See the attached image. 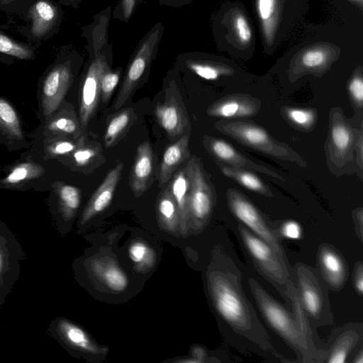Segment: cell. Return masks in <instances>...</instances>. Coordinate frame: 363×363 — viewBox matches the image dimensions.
<instances>
[{
  "label": "cell",
  "instance_id": "cell-1",
  "mask_svg": "<svg viewBox=\"0 0 363 363\" xmlns=\"http://www.w3.org/2000/svg\"><path fill=\"white\" fill-rule=\"evenodd\" d=\"M216 128L239 143L264 154L302 164L299 155L278 143L262 127L246 121H220Z\"/></svg>",
  "mask_w": 363,
  "mask_h": 363
},
{
  "label": "cell",
  "instance_id": "cell-2",
  "mask_svg": "<svg viewBox=\"0 0 363 363\" xmlns=\"http://www.w3.org/2000/svg\"><path fill=\"white\" fill-rule=\"evenodd\" d=\"M163 27L155 25L141 40L130 60L120 91L114 103L116 109L120 108L138 86L157 52L162 35Z\"/></svg>",
  "mask_w": 363,
  "mask_h": 363
},
{
  "label": "cell",
  "instance_id": "cell-3",
  "mask_svg": "<svg viewBox=\"0 0 363 363\" xmlns=\"http://www.w3.org/2000/svg\"><path fill=\"white\" fill-rule=\"evenodd\" d=\"M252 289L267 321L290 345L301 351L304 350L308 345L302 337L296 320L255 284H252Z\"/></svg>",
  "mask_w": 363,
  "mask_h": 363
},
{
  "label": "cell",
  "instance_id": "cell-4",
  "mask_svg": "<svg viewBox=\"0 0 363 363\" xmlns=\"http://www.w3.org/2000/svg\"><path fill=\"white\" fill-rule=\"evenodd\" d=\"M25 255L16 237L0 221V297L4 300L19 277Z\"/></svg>",
  "mask_w": 363,
  "mask_h": 363
},
{
  "label": "cell",
  "instance_id": "cell-5",
  "mask_svg": "<svg viewBox=\"0 0 363 363\" xmlns=\"http://www.w3.org/2000/svg\"><path fill=\"white\" fill-rule=\"evenodd\" d=\"M228 201L229 207L235 216L255 235L268 243L283 259V253L275 235L250 201L235 189H230L228 191Z\"/></svg>",
  "mask_w": 363,
  "mask_h": 363
},
{
  "label": "cell",
  "instance_id": "cell-6",
  "mask_svg": "<svg viewBox=\"0 0 363 363\" xmlns=\"http://www.w3.org/2000/svg\"><path fill=\"white\" fill-rule=\"evenodd\" d=\"M212 288L216 306L221 316L235 327L244 328L248 323L247 307L233 284L225 277L217 276Z\"/></svg>",
  "mask_w": 363,
  "mask_h": 363
},
{
  "label": "cell",
  "instance_id": "cell-7",
  "mask_svg": "<svg viewBox=\"0 0 363 363\" xmlns=\"http://www.w3.org/2000/svg\"><path fill=\"white\" fill-rule=\"evenodd\" d=\"M185 167L191 182L189 211L197 220H206L213 208L214 196L211 186L196 157L189 160Z\"/></svg>",
  "mask_w": 363,
  "mask_h": 363
},
{
  "label": "cell",
  "instance_id": "cell-8",
  "mask_svg": "<svg viewBox=\"0 0 363 363\" xmlns=\"http://www.w3.org/2000/svg\"><path fill=\"white\" fill-rule=\"evenodd\" d=\"M108 64L102 54L95 55L83 80L79 108L80 121L86 128L94 115L101 94V79Z\"/></svg>",
  "mask_w": 363,
  "mask_h": 363
},
{
  "label": "cell",
  "instance_id": "cell-9",
  "mask_svg": "<svg viewBox=\"0 0 363 363\" xmlns=\"http://www.w3.org/2000/svg\"><path fill=\"white\" fill-rule=\"evenodd\" d=\"M49 334L64 347L74 350L99 354V348L79 325L63 317H56L48 328Z\"/></svg>",
  "mask_w": 363,
  "mask_h": 363
},
{
  "label": "cell",
  "instance_id": "cell-10",
  "mask_svg": "<svg viewBox=\"0 0 363 363\" xmlns=\"http://www.w3.org/2000/svg\"><path fill=\"white\" fill-rule=\"evenodd\" d=\"M240 234L247 249L262 270L272 278L284 281L287 274L283 267L284 260L278 257L274 249L245 228H241Z\"/></svg>",
  "mask_w": 363,
  "mask_h": 363
},
{
  "label": "cell",
  "instance_id": "cell-11",
  "mask_svg": "<svg viewBox=\"0 0 363 363\" xmlns=\"http://www.w3.org/2000/svg\"><path fill=\"white\" fill-rule=\"evenodd\" d=\"M72 81L68 63L55 66L45 77L42 89V108L45 116H51L60 105Z\"/></svg>",
  "mask_w": 363,
  "mask_h": 363
},
{
  "label": "cell",
  "instance_id": "cell-12",
  "mask_svg": "<svg viewBox=\"0 0 363 363\" xmlns=\"http://www.w3.org/2000/svg\"><path fill=\"white\" fill-rule=\"evenodd\" d=\"M155 114L160 125L171 138L181 135L189 125L185 107L179 95L174 91L167 94L164 101L157 104Z\"/></svg>",
  "mask_w": 363,
  "mask_h": 363
},
{
  "label": "cell",
  "instance_id": "cell-13",
  "mask_svg": "<svg viewBox=\"0 0 363 363\" xmlns=\"http://www.w3.org/2000/svg\"><path fill=\"white\" fill-rule=\"evenodd\" d=\"M354 130L345 121L338 110L333 111L330 130V155L339 164L349 159L355 147Z\"/></svg>",
  "mask_w": 363,
  "mask_h": 363
},
{
  "label": "cell",
  "instance_id": "cell-14",
  "mask_svg": "<svg viewBox=\"0 0 363 363\" xmlns=\"http://www.w3.org/2000/svg\"><path fill=\"white\" fill-rule=\"evenodd\" d=\"M205 141L206 145L209 151L222 163L235 167L257 171L276 179H284L276 172L249 160L245 156L240 154L230 144L223 140L208 138Z\"/></svg>",
  "mask_w": 363,
  "mask_h": 363
},
{
  "label": "cell",
  "instance_id": "cell-15",
  "mask_svg": "<svg viewBox=\"0 0 363 363\" xmlns=\"http://www.w3.org/2000/svg\"><path fill=\"white\" fill-rule=\"evenodd\" d=\"M155 172V157L150 144L145 141L137 149L131 169L130 185L137 196L145 191L152 182Z\"/></svg>",
  "mask_w": 363,
  "mask_h": 363
},
{
  "label": "cell",
  "instance_id": "cell-16",
  "mask_svg": "<svg viewBox=\"0 0 363 363\" xmlns=\"http://www.w3.org/2000/svg\"><path fill=\"white\" fill-rule=\"evenodd\" d=\"M260 102L247 95H230L220 99L207 110L208 115L224 118L249 117L260 109Z\"/></svg>",
  "mask_w": 363,
  "mask_h": 363
},
{
  "label": "cell",
  "instance_id": "cell-17",
  "mask_svg": "<svg viewBox=\"0 0 363 363\" xmlns=\"http://www.w3.org/2000/svg\"><path fill=\"white\" fill-rule=\"evenodd\" d=\"M123 168V164L118 162L108 172L103 182L93 194L86 206L81 218V225L85 224L91 218L106 209L110 204L119 182Z\"/></svg>",
  "mask_w": 363,
  "mask_h": 363
},
{
  "label": "cell",
  "instance_id": "cell-18",
  "mask_svg": "<svg viewBox=\"0 0 363 363\" xmlns=\"http://www.w3.org/2000/svg\"><path fill=\"white\" fill-rule=\"evenodd\" d=\"M189 138L183 135L165 149L159 172V186L164 185L171 178L179 165L189 156Z\"/></svg>",
  "mask_w": 363,
  "mask_h": 363
},
{
  "label": "cell",
  "instance_id": "cell-19",
  "mask_svg": "<svg viewBox=\"0 0 363 363\" xmlns=\"http://www.w3.org/2000/svg\"><path fill=\"white\" fill-rule=\"evenodd\" d=\"M55 191L59 220L63 225L70 222L77 212L81 203V191L76 186L59 183Z\"/></svg>",
  "mask_w": 363,
  "mask_h": 363
},
{
  "label": "cell",
  "instance_id": "cell-20",
  "mask_svg": "<svg viewBox=\"0 0 363 363\" xmlns=\"http://www.w3.org/2000/svg\"><path fill=\"white\" fill-rule=\"evenodd\" d=\"M319 260L326 281L335 288L340 287L346 276L345 264L340 256L333 250L324 248L320 252Z\"/></svg>",
  "mask_w": 363,
  "mask_h": 363
},
{
  "label": "cell",
  "instance_id": "cell-21",
  "mask_svg": "<svg viewBox=\"0 0 363 363\" xmlns=\"http://www.w3.org/2000/svg\"><path fill=\"white\" fill-rule=\"evenodd\" d=\"M218 165L225 177L233 179L243 187L264 196H272L269 186L250 170L225 164L222 162L218 163Z\"/></svg>",
  "mask_w": 363,
  "mask_h": 363
},
{
  "label": "cell",
  "instance_id": "cell-22",
  "mask_svg": "<svg viewBox=\"0 0 363 363\" xmlns=\"http://www.w3.org/2000/svg\"><path fill=\"white\" fill-rule=\"evenodd\" d=\"M169 188L176 202L179 214L182 218H186L189 212L191 188L190 178L186 167L179 169L174 174Z\"/></svg>",
  "mask_w": 363,
  "mask_h": 363
},
{
  "label": "cell",
  "instance_id": "cell-23",
  "mask_svg": "<svg viewBox=\"0 0 363 363\" xmlns=\"http://www.w3.org/2000/svg\"><path fill=\"white\" fill-rule=\"evenodd\" d=\"M300 298L307 313L317 318L323 312V296L320 289L303 274L299 275Z\"/></svg>",
  "mask_w": 363,
  "mask_h": 363
},
{
  "label": "cell",
  "instance_id": "cell-24",
  "mask_svg": "<svg viewBox=\"0 0 363 363\" xmlns=\"http://www.w3.org/2000/svg\"><path fill=\"white\" fill-rule=\"evenodd\" d=\"M32 33L36 37H42L52 27L57 13L55 7L46 1H38L32 9Z\"/></svg>",
  "mask_w": 363,
  "mask_h": 363
},
{
  "label": "cell",
  "instance_id": "cell-25",
  "mask_svg": "<svg viewBox=\"0 0 363 363\" xmlns=\"http://www.w3.org/2000/svg\"><path fill=\"white\" fill-rule=\"evenodd\" d=\"M95 273L111 289L122 291L128 286V280L124 272L110 262H96L94 265Z\"/></svg>",
  "mask_w": 363,
  "mask_h": 363
},
{
  "label": "cell",
  "instance_id": "cell-26",
  "mask_svg": "<svg viewBox=\"0 0 363 363\" xmlns=\"http://www.w3.org/2000/svg\"><path fill=\"white\" fill-rule=\"evenodd\" d=\"M0 130L9 138L23 140V135L18 114L13 107L0 97Z\"/></svg>",
  "mask_w": 363,
  "mask_h": 363
},
{
  "label": "cell",
  "instance_id": "cell-27",
  "mask_svg": "<svg viewBox=\"0 0 363 363\" xmlns=\"http://www.w3.org/2000/svg\"><path fill=\"white\" fill-rule=\"evenodd\" d=\"M133 115V111L131 108L124 109L109 121L104 139L106 147H110L116 143L128 128Z\"/></svg>",
  "mask_w": 363,
  "mask_h": 363
},
{
  "label": "cell",
  "instance_id": "cell-28",
  "mask_svg": "<svg viewBox=\"0 0 363 363\" xmlns=\"http://www.w3.org/2000/svg\"><path fill=\"white\" fill-rule=\"evenodd\" d=\"M43 173L44 169L41 165L33 162H24L14 167L2 182L6 184H16L38 178Z\"/></svg>",
  "mask_w": 363,
  "mask_h": 363
},
{
  "label": "cell",
  "instance_id": "cell-29",
  "mask_svg": "<svg viewBox=\"0 0 363 363\" xmlns=\"http://www.w3.org/2000/svg\"><path fill=\"white\" fill-rule=\"evenodd\" d=\"M185 65L192 72L206 80H216L229 73L227 68L202 60L191 59L186 60Z\"/></svg>",
  "mask_w": 363,
  "mask_h": 363
},
{
  "label": "cell",
  "instance_id": "cell-30",
  "mask_svg": "<svg viewBox=\"0 0 363 363\" xmlns=\"http://www.w3.org/2000/svg\"><path fill=\"white\" fill-rule=\"evenodd\" d=\"M157 211L160 217L167 225L172 226L175 223L179 211L169 186L160 196Z\"/></svg>",
  "mask_w": 363,
  "mask_h": 363
},
{
  "label": "cell",
  "instance_id": "cell-31",
  "mask_svg": "<svg viewBox=\"0 0 363 363\" xmlns=\"http://www.w3.org/2000/svg\"><path fill=\"white\" fill-rule=\"evenodd\" d=\"M284 113L291 123L301 129H311L315 123L316 112L313 109L286 107Z\"/></svg>",
  "mask_w": 363,
  "mask_h": 363
},
{
  "label": "cell",
  "instance_id": "cell-32",
  "mask_svg": "<svg viewBox=\"0 0 363 363\" xmlns=\"http://www.w3.org/2000/svg\"><path fill=\"white\" fill-rule=\"evenodd\" d=\"M0 52L21 60H28L33 55L32 51L27 47L1 33H0Z\"/></svg>",
  "mask_w": 363,
  "mask_h": 363
},
{
  "label": "cell",
  "instance_id": "cell-33",
  "mask_svg": "<svg viewBox=\"0 0 363 363\" xmlns=\"http://www.w3.org/2000/svg\"><path fill=\"white\" fill-rule=\"evenodd\" d=\"M121 76V70H111L108 68L104 72L101 79V101L105 103L111 98L116 86L118 84Z\"/></svg>",
  "mask_w": 363,
  "mask_h": 363
},
{
  "label": "cell",
  "instance_id": "cell-34",
  "mask_svg": "<svg viewBox=\"0 0 363 363\" xmlns=\"http://www.w3.org/2000/svg\"><path fill=\"white\" fill-rule=\"evenodd\" d=\"M327 60V55L323 50L311 49L302 55L301 63L307 70H316L323 67Z\"/></svg>",
  "mask_w": 363,
  "mask_h": 363
},
{
  "label": "cell",
  "instance_id": "cell-35",
  "mask_svg": "<svg viewBox=\"0 0 363 363\" xmlns=\"http://www.w3.org/2000/svg\"><path fill=\"white\" fill-rule=\"evenodd\" d=\"M129 255L131 259L138 264H150L152 262L150 249L142 242H136L132 244L129 248Z\"/></svg>",
  "mask_w": 363,
  "mask_h": 363
},
{
  "label": "cell",
  "instance_id": "cell-36",
  "mask_svg": "<svg viewBox=\"0 0 363 363\" xmlns=\"http://www.w3.org/2000/svg\"><path fill=\"white\" fill-rule=\"evenodd\" d=\"M348 91L352 102L358 108L363 105V79L361 74H357L350 81Z\"/></svg>",
  "mask_w": 363,
  "mask_h": 363
},
{
  "label": "cell",
  "instance_id": "cell-37",
  "mask_svg": "<svg viewBox=\"0 0 363 363\" xmlns=\"http://www.w3.org/2000/svg\"><path fill=\"white\" fill-rule=\"evenodd\" d=\"M48 128L52 131L72 134L78 130V125L75 120L69 117H60L52 121Z\"/></svg>",
  "mask_w": 363,
  "mask_h": 363
},
{
  "label": "cell",
  "instance_id": "cell-38",
  "mask_svg": "<svg viewBox=\"0 0 363 363\" xmlns=\"http://www.w3.org/2000/svg\"><path fill=\"white\" fill-rule=\"evenodd\" d=\"M98 152V148L92 145L83 147L73 153V160L77 166H85L94 160Z\"/></svg>",
  "mask_w": 363,
  "mask_h": 363
},
{
  "label": "cell",
  "instance_id": "cell-39",
  "mask_svg": "<svg viewBox=\"0 0 363 363\" xmlns=\"http://www.w3.org/2000/svg\"><path fill=\"white\" fill-rule=\"evenodd\" d=\"M352 341L342 340L340 342L330 353L328 359L330 363H343L346 361Z\"/></svg>",
  "mask_w": 363,
  "mask_h": 363
},
{
  "label": "cell",
  "instance_id": "cell-40",
  "mask_svg": "<svg viewBox=\"0 0 363 363\" xmlns=\"http://www.w3.org/2000/svg\"><path fill=\"white\" fill-rule=\"evenodd\" d=\"M235 29L238 37L242 43H247L252 37L251 29L249 24L242 15H238L235 20Z\"/></svg>",
  "mask_w": 363,
  "mask_h": 363
},
{
  "label": "cell",
  "instance_id": "cell-41",
  "mask_svg": "<svg viewBox=\"0 0 363 363\" xmlns=\"http://www.w3.org/2000/svg\"><path fill=\"white\" fill-rule=\"evenodd\" d=\"M258 13L264 23H266L273 16L275 10V0H258Z\"/></svg>",
  "mask_w": 363,
  "mask_h": 363
},
{
  "label": "cell",
  "instance_id": "cell-42",
  "mask_svg": "<svg viewBox=\"0 0 363 363\" xmlns=\"http://www.w3.org/2000/svg\"><path fill=\"white\" fill-rule=\"evenodd\" d=\"M281 230L283 236L288 239L297 240L301 237V227L295 221L289 220L285 222Z\"/></svg>",
  "mask_w": 363,
  "mask_h": 363
},
{
  "label": "cell",
  "instance_id": "cell-43",
  "mask_svg": "<svg viewBox=\"0 0 363 363\" xmlns=\"http://www.w3.org/2000/svg\"><path fill=\"white\" fill-rule=\"evenodd\" d=\"M137 0H119L117 10L119 11L121 19L128 21L131 17Z\"/></svg>",
  "mask_w": 363,
  "mask_h": 363
},
{
  "label": "cell",
  "instance_id": "cell-44",
  "mask_svg": "<svg viewBox=\"0 0 363 363\" xmlns=\"http://www.w3.org/2000/svg\"><path fill=\"white\" fill-rule=\"evenodd\" d=\"M76 148V145L69 141H59L49 147V151L57 155H65L72 152Z\"/></svg>",
  "mask_w": 363,
  "mask_h": 363
},
{
  "label": "cell",
  "instance_id": "cell-45",
  "mask_svg": "<svg viewBox=\"0 0 363 363\" xmlns=\"http://www.w3.org/2000/svg\"><path fill=\"white\" fill-rule=\"evenodd\" d=\"M362 266L360 264L357 267V270L354 274V286L357 292L362 295L363 292V275H362Z\"/></svg>",
  "mask_w": 363,
  "mask_h": 363
},
{
  "label": "cell",
  "instance_id": "cell-46",
  "mask_svg": "<svg viewBox=\"0 0 363 363\" xmlns=\"http://www.w3.org/2000/svg\"><path fill=\"white\" fill-rule=\"evenodd\" d=\"M187 3V0H160V5L181 6Z\"/></svg>",
  "mask_w": 363,
  "mask_h": 363
},
{
  "label": "cell",
  "instance_id": "cell-47",
  "mask_svg": "<svg viewBox=\"0 0 363 363\" xmlns=\"http://www.w3.org/2000/svg\"><path fill=\"white\" fill-rule=\"evenodd\" d=\"M354 362L355 363H362L363 362V356H362V350H360L359 352L357 354V356L354 358Z\"/></svg>",
  "mask_w": 363,
  "mask_h": 363
},
{
  "label": "cell",
  "instance_id": "cell-48",
  "mask_svg": "<svg viewBox=\"0 0 363 363\" xmlns=\"http://www.w3.org/2000/svg\"><path fill=\"white\" fill-rule=\"evenodd\" d=\"M5 300L3 299L1 297H0V308L1 307L2 304L4 303Z\"/></svg>",
  "mask_w": 363,
  "mask_h": 363
},
{
  "label": "cell",
  "instance_id": "cell-49",
  "mask_svg": "<svg viewBox=\"0 0 363 363\" xmlns=\"http://www.w3.org/2000/svg\"><path fill=\"white\" fill-rule=\"evenodd\" d=\"M69 1H72V2H75V1H79V0H68Z\"/></svg>",
  "mask_w": 363,
  "mask_h": 363
},
{
  "label": "cell",
  "instance_id": "cell-50",
  "mask_svg": "<svg viewBox=\"0 0 363 363\" xmlns=\"http://www.w3.org/2000/svg\"><path fill=\"white\" fill-rule=\"evenodd\" d=\"M0 328H1V324H0Z\"/></svg>",
  "mask_w": 363,
  "mask_h": 363
}]
</instances>
